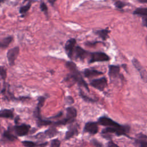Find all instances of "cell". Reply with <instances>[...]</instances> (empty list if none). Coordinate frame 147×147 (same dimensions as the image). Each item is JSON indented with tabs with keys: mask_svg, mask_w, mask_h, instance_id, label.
<instances>
[{
	"mask_svg": "<svg viewBox=\"0 0 147 147\" xmlns=\"http://www.w3.org/2000/svg\"><path fill=\"white\" fill-rule=\"evenodd\" d=\"M91 142L92 144H93L94 146H95V147H103V145L102 143H100L99 141H98V140H92L91 141Z\"/></svg>",
	"mask_w": 147,
	"mask_h": 147,
	"instance_id": "4dcf8cb0",
	"label": "cell"
},
{
	"mask_svg": "<svg viewBox=\"0 0 147 147\" xmlns=\"http://www.w3.org/2000/svg\"><path fill=\"white\" fill-rule=\"evenodd\" d=\"M98 123L96 122H87L83 129V133H87L91 135L96 134L99 130Z\"/></svg>",
	"mask_w": 147,
	"mask_h": 147,
	"instance_id": "9c48e42d",
	"label": "cell"
},
{
	"mask_svg": "<svg viewBox=\"0 0 147 147\" xmlns=\"http://www.w3.org/2000/svg\"><path fill=\"white\" fill-rule=\"evenodd\" d=\"M79 95L81 96V98L86 102H90V103H94V102H96V100L95 99H94L93 98H91L88 96H87L86 95H85L84 94V92L80 90L79 89Z\"/></svg>",
	"mask_w": 147,
	"mask_h": 147,
	"instance_id": "d4e9b609",
	"label": "cell"
},
{
	"mask_svg": "<svg viewBox=\"0 0 147 147\" xmlns=\"http://www.w3.org/2000/svg\"><path fill=\"white\" fill-rule=\"evenodd\" d=\"M20 52V48L18 47H16L10 49L7 53V57L10 65L13 66L15 64V61L17 58V56Z\"/></svg>",
	"mask_w": 147,
	"mask_h": 147,
	"instance_id": "ba28073f",
	"label": "cell"
},
{
	"mask_svg": "<svg viewBox=\"0 0 147 147\" xmlns=\"http://www.w3.org/2000/svg\"><path fill=\"white\" fill-rule=\"evenodd\" d=\"M59 133L58 130L55 127H52L45 130L43 133H40L38 136H41V137H44L46 138H52L56 136Z\"/></svg>",
	"mask_w": 147,
	"mask_h": 147,
	"instance_id": "2e32d148",
	"label": "cell"
},
{
	"mask_svg": "<svg viewBox=\"0 0 147 147\" xmlns=\"http://www.w3.org/2000/svg\"><path fill=\"white\" fill-rule=\"evenodd\" d=\"M126 5V3L121 2V1H117L115 3V6L118 9H122Z\"/></svg>",
	"mask_w": 147,
	"mask_h": 147,
	"instance_id": "1f68e13d",
	"label": "cell"
},
{
	"mask_svg": "<svg viewBox=\"0 0 147 147\" xmlns=\"http://www.w3.org/2000/svg\"><path fill=\"white\" fill-rule=\"evenodd\" d=\"M61 142L59 139H53L51 142V147H60Z\"/></svg>",
	"mask_w": 147,
	"mask_h": 147,
	"instance_id": "83f0119b",
	"label": "cell"
},
{
	"mask_svg": "<svg viewBox=\"0 0 147 147\" xmlns=\"http://www.w3.org/2000/svg\"><path fill=\"white\" fill-rule=\"evenodd\" d=\"M77 116V110L74 107H68L66 109V116L64 118L53 122L55 126L65 125L67 123H72Z\"/></svg>",
	"mask_w": 147,
	"mask_h": 147,
	"instance_id": "277c9868",
	"label": "cell"
},
{
	"mask_svg": "<svg viewBox=\"0 0 147 147\" xmlns=\"http://www.w3.org/2000/svg\"><path fill=\"white\" fill-rule=\"evenodd\" d=\"M90 84L99 91H103L107 86V79L105 77L94 79L90 82Z\"/></svg>",
	"mask_w": 147,
	"mask_h": 147,
	"instance_id": "8992f818",
	"label": "cell"
},
{
	"mask_svg": "<svg viewBox=\"0 0 147 147\" xmlns=\"http://www.w3.org/2000/svg\"><path fill=\"white\" fill-rule=\"evenodd\" d=\"M56 1V0H48V2H49V3H50L51 5H52L53 6V5H54V3H55Z\"/></svg>",
	"mask_w": 147,
	"mask_h": 147,
	"instance_id": "e575fe53",
	"label": "cell"
},
{
	"mask_svg": "<svg viewBox=\"0 0 147 147\" xmlns=\"http://www.w3.org/2000/svg\"><path fill=\"white\" fill-rule=\"evenodd\" d=\"M94 33L99 36L102 40H105L109 37V33H110V30L108 28L102 29V30H97L94 32Z\"/></svg>",
	"mask_w": 147,
	"mask_h": 147,
	"instance_id": "ffe728a7",
	"label": "cell"
},
{
	"mask_svg": "<svg viewBox=\"0 0 147 147\" xmlns=\"http://www.w3.org/2000/svg\"><path fill=\"white\" fill-rule=\"evenodd\" d=\"M30 129V126L26 124L16 125L13 127V130L18 136H24L28 134Z\"/></svg>",
	"mask_w": 147,
	"mask_h": 147,
	"instance_id": "52a82bcc",
	"label": "cell"
},
{
	"mask_svg": "<svg viewBox=\"0 0 147 147\" xmlns=\"http://www.w3.org/2000/svg\"><path fill=\"white\" fill-rule=\"evenodd\" d=\"M133 14L136 15L142 16L143 17L147 16V8H145V7L137 8L134 11Z\"/></svg>",
	"mask_w": 147,
	"mask_h": 147,
	"instance_id": "cb8c5ba5",
	"label": "cell"
},
{
	"mask_svg": "<svg viewBox=\"0 0 147 147\" xmlns=\"http://www.w3.org/2000/svg\"><path fill=\"white\" fill-rule=\"evenodd\" d=\"M0 117L5 118H13L14 117L13 111L10 109H2L0 111Z\"/></svg>",
	"mask_w": 147,
	"mask_h": 147,
	"instance_id": "d6986e66",
	"label": "cell"
},
{
	"mask_svg": "<svg viewBox=\"0 0 147 147\" xmlns=\"http://www.w3.org/2000/svg\"><path fill=\"white\" fill-rule=\"evenodd\" d=\"M2 136L5 140H7L9 141H11V142L14 141L17 139V137L11 133L10 129H8L7 130L4 131Z\"/></svg>",
	"mask_w": 147,
	"mask_h": 147,
	"instance_id": "44dd1931",
	"label": "cell"
},
{
	"mask_svg": "<svg viewBox=\"0 0 147 147\" xmlns=\"http://www.w3.org/2000/svg\"><path fill=\"white\" fill-rule=\"evenodd\" d=\"M141 3H147V0H138Z\"/></svg>",
	"mask_w": 147,
	"mask_h": 147,
	"instance_id": "d590c367",
	"label": "cell"
},
{
	"mask_svg": "<svg viewBox=\"0 0 147 147\" xmlns=\"http://www.w3.org/2000/svg\"><path fill=\"white\" fill-rule=\"evenodd\" d=\"M66 67L69 70L70 74L65 79V81L71 80L74 83L76 82L79 86H82L86 88L88 92L90 91L87 83L85 82L81 73L78 69L76 64L72 61H68L65 64Z\"/></svg>",
	"mask_w": 147,
	"mask_h": 147,
	"instance_id": "6da1fadb",
	"label": "cell"
},
{
	"mask_svg": "<svg viewBox=\"0 0 147 147\" xmlns=\"http://www.w3.org/2000/svg\"><path fill=\"white\" fill-rule=\"evenodd\" d=\"M120 68L118 65H111L109 67V75L111 78L115 79L119 76Z\"/></svg>",
	"mask_w": 147,
	"mask_h": 147,
	"instance_id": "e0dca14e",
	"label": "cell"
},
{
	"mask_svg": "<svg viewBox=\"0 0 147 147\" xmlns=\"http://www.w3.org/2000/svg\"><path fill=\"white\" fill-rule=\"evenodd\" d=\"M64 102H65V104L70 105H72L74 102V100L71 96H67L65 98Z\"/></svg>",
	"mask_w": 147,
	"mask_h": 147,
	"instance_id": "f546056e",
	"label": "cell"
},
{
	"mask_svg": "<svg viewBox=\"0 0 147 147\" xmlns=\"http://www.w3.org/2000/svg\"><path fill=\"white\" fill-rule=\"evenodd\" d=\"M76 44V40L72 38L68 40L65 44L64 48H65V52L68 55V57H69L70 59H72L73 57L74 50L76 47H75Z\"/></svg>",
	"mask_w": 147,
	"mask_h": 147,
	"instance_id": "30bf717a",
	"label": "cell"
},
{
	"mask_svg": "<svg viewBox=\"0 0 147 147\" xmlns=\"http://www.w3.org/2000/svg\"><path fill=\"white\" fill-rule=\"evenodd\" d=\"M134 146L147 147V136L141 133L138 134L135 138Z\"/></svg>",
	"mask_w": 147,
	"mask_h": 147,
	"instance_id": "7c38bea8",
	"label": "cell"
},
{
	"mask_svg": "<svg viewBox=\"0 0 147 147\" xmlns=\"http://www.w3.org/2000/svg\"><path fill=\"white\" fill-rule=\"evenodd\" d=\"M0 74H1V79H3V80H5L6 76H7V72H6V69L5 67L3 66L1 67V70H0Z\"/></svg>",
	"mask_w": 147,
	"mask_h": 147,
	"instance_id": "4316f807",
	"label": "cell"
},
{
	"mask_svg": "<svg viewBox=\"0 0 147 147\" xmlns=\"http://www.w3.org/2000/svg\"><path fill=\"white\" fill-rule=\"evenodd\" d=\"M107 147H119L115 143H114L113 141H110L107 143Z\"/></svg>",
	"mask_w": 147,
	"mask_h": 147,
	"instance_id": "d6a6232c",
	"label": "cell"
},
{
	"mask_svg": "<svg viewBox=\"0 0 147 147\" xmlns=\"http://www.w3.org/2000/svg\"><path fill=\"white\" fill-rule=\"evenodd\" d=\"M30 7H31V3L30 2L25 6H21L19 10L20 14H21L22 16H24L28 12V11L30 9Z\"/></svg>",
	"mask_w": 147,
	"mask_h": 147,
	"instance_id": "484cf974",
	"label": "cell"
},
{
	"mask_svg": "<svg viewBox=\"0 0 147 147\" xmlns=\"http://www.w3.org/2000/svg\"><path fill=\"white\" fill-rule=\"evenodd\" d=\"M13 38L12 36H9L3 38L1 41V48H5L8 47V45L12 42Z\"/></svg>",
	"mask_w": 147,
	"mask_h": 147,
	"instance_id": "7402d4cb",
	"label": "cell"
},
{
	"mask_svg": "<svg viewBox=\"0 0 147 147\" xmlns=\"http://www.w3.org/2000/svg\"><path fill=\"white\" fill-rule=\"evenodd\" d=\"M79 131H78V126L77 123L76 124H71L69 127L68 130L66 131L64 139L65 140H69L73 137L75 136H77L78 134Z\"/></svg>",
	"mask_w": 147,
	"mask_h": 147,
	"instance_id": "4fadbf2b",
	"label": "cell"
},
{
	"mask_svg": "<svg viewBox=\"0 0 147 147\" xmlns=\"http://www.w3.org/2000/svg\"><path fill=\"white\" fill-rule=\"evenodd\" d=\"M90 58L89 60V63L98 61H107L110 60V57L106 53L102 52H92L90 53Z\"/></svg>",
	"mask_w": 147,
	"mask_h": 147,
	"instance_id": "5b68a950",
	"label": "cell"
},
{
	"mask_svg": "<svg viewBox=\"0 0 147 147\" xmlns=\"http://www.w3.org/2000/svg\"><path fill=\"white\" fill-rule=\"evenodd\" d=\"M146 44H147V36H146Z\"/></svg>",
	"mask_w": 147,
	"mask_h": 147,
	"instance_id": "74e56055",
	"label": "cell"
},
{
	"mask_svg": "<svg viewBox=\"0 0 147 147\" xmlns=\"http://www.w3.org/2000/svg\"><path fill=\"white\" fill-rule=\"evenodd\" d=\"M46 98L43 96H40L38 98L37 100V105L36 108V110L34 112V115L36 119V123L38 127H41L44 126H48L50 125H52L53 122L50 120L48 119H44L41 115V109L43 106L44 102L45 101Z\"/></svg>",
	"mask_w": 147,
	"mask_h": 147,
	"instance_id": "7a4b0ae2",
	"label": "cell"
},
{
	"mask_svg": "<svg viewBox=\"0 0 147 147\" xmlns=\"http://www.w3.org/2000/svg\"><path fill=\"white\" fill-rule=\"evenodd\" d=\"M83 74L86 78H92L103 74V72L94 69H86L83 71Z\"/></svg>",
	"mask_w": 147,
	"mask_h": 147,
	"instance_id": "ac0fdd59",
	"label": "cell"
},
{
	"mask_svg": "<svg viewBox=\"0 0 147 147\" xmlns=\"http://www.w3.org/2000/svg\"><path fill=\"white\" fill-rule=\"evenodd\" d=\"M98 124H100L105 126H116L119 125V123L114 121L110 118H109L107 116H102L99 118L98 121Z\"/></svg>",
	"mask_w": 147,
	"mask_h": 147,
	"instance_id": "8fae6325",
	"label": "cell"
},
{
	"mask_svg": "<svg viewBox=\"0 0 147 147\" xmlns=\"http://www.w3.org/2000/svg\"><path fill=\"white\" fill-rule=\"evenodd\" d=\"M74 53H75V57L77 59H79L82 60H83L84 59L87 57L88 55H90V53H89L88 52L84 50L79 46H76L75 47Z\"/></svg>",
	"mask_w": 147,
	"mask_h": 147,
	"instance_id": "5bb4252c",
	"label": "cell"
},
{
	"mask_svg": "<svg viewBox=\"0 0 147 147\" xmlns=\"http://www.w3.org/2000/svg\"><path fill=\"white\" fill-rule=\"evenodd\" d=\"M24 1H26V0H24Z\"/></svg>",
	"mask_w": 147,
	"mask_h": 147,
	"instance_id": "f35d334b",
	"label": "cell"
},
{
	"mask_svg": "<svg viewBox=\"0 0 147 147\" xmlns=\"http://www.w3.org/2000/svg\"><path fill=\"white\" fill-rule=\"evenodd\" d=\"M40 9L42 11L44 12L47 16H48V7L44 2H41L40 3Z\"/></svg>",
	"mask_w": 147,
	"mask_h": 147,
	"instance_id": "f1b7e54d",
	"label": "cell"
},
{
	"mask_svg": "<svg viewBox=\"0 0 147 147\" xmlns=\"http://www.w3.org/2000/svg\"><path fill=\"white\" fill-rule=\"evenodd\" d=\"M142 23L145 26L147 27V16L144 17V18L142 19Z\"/></svg>",
	"mask_w": 147,
	"mask_h": 147,
	"instance_id": "836d02e7",
	"label": "cell"
},
{
	"mask_svg": "<svg viewBox=\"0 0 147 147\" xmlns=\"http://www.w3.org/2000/svg\"><path fill=\"white\" fill-rule=\"evenodd\" d=\"M130 130V127L128 125H119L116 126H107L102 131V134H107L109 133L115 134L118 136H125L129 137L127 134Z\"/></svg>",
	"mask_w": 147,
	"mask_h": 147,
	"instance_id": "3957f363",
	"label": "cell"
},
{
	"mask_svg": "<svg viewBox=\"0 0 147 147\" xmlns=\"http://www.w3.org/2000/svg\"><path fill=\"white\" fill-rule=\"evenodd\" d=\"M4 1H5V0H1V3H3Z\"/></svg>",
	"mask_w": 147,
	"mask_h": 147,
	"instance_id": "8d00e7d4",
	"label": "cell"
},
{
	"mask_svg": "<svg viewBox=\"0 0 147 147\" xmlns=\"http://www.w3.org/2000/svg\"><path fill=\"white\" fill-rule=\"evenodd\" d=\"M22 145L24 146H25V147H34L36 146H45L47 144V142H44V143H41L40 144H37V143L33 142V141H23L21 142Z\"/></svg>",
	"mask_w": 147,
	"mask_h": 147,
	"instance_id": "603a6c76",
	"label": "cell"
},
{
	"mask_svg": "<svg viewBox=\"0 0 147 147\" xmlns=\"http://www.w3.org/2000/svg\"><path fill=\"white\" fill-rule=\"evenodd\" d=\"M132 63L134 65V67L137 69V71L139 72L140 74V75L144 80L146 81L147 80V75L146 72L145 71V69L142 67L141 64L140 63V62L136 59H133L132 60Z\"/></svg>",
	"mask_w": 147,
	"mask_h": 147,
	"instance_id": "9a60e30c",
	"label": "cell"
}]
</instances>
